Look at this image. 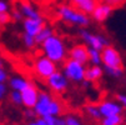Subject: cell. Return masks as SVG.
Here are the masks:
<instances>
[{"instance_id": "6da1fadb", "label": "cell", "mask_w": 126, "mask_h": 125, "mask_svg": "<svg viewBox=\"0 0 126 125\" xmlns=\"http://www.w3.org/2000/svg\"><path fill=\"white\" fill-rule=\"evenodd\" d=\"M41 51L43 55L55 63L56 65L60 63H64L67 58V49L64 43V40L58 36V35H52L46 41L41 44Z\"/></svg>"}, {"instance_id": "7a4b0ae2", "label": "cell", "mask_w": 126, "mask_h": 125, "mask_svg": "<svg viewBox=\"0 0 126 125\" xmlns=\"http://www.w3.org/2000/svg\"><path fill=\"white\" fill-rule=\"evenodd\" d=\"M58 15L63 21L73 24V25L87 26L90 24L89 15L76 10L74 6H70V5H66V4H63L58 8Z\"/></svg>"}, {"instance_id": "3957f363", "label": "cell", "mask_w": 126, "mask_h": 125, "mask_svg": "<svg viewBox=\"0 0 126 125\" xmlns=\"http://www.w3.org/2000/svg\"><path fill=\"white\" fill-rule=\"evenodd\" d=\"M85 69H86L85 65H82L75 60L67 59V60H65L64 66H63V74L70 81L82 83L85 80Z\"/></svg>"}, {"instance_id": "277c9868", "label": "cell", "mask_w": 126, "mask_h": 125, "mask_svg": "<svg viewBox=\"0 0 126 125\" xmlns=\"http://www.w3.org/2000/svg\"><path fill=\"white\" fill-rule=\"evenodd\" d=\"M101 61L106 68H114V69H124V60L120 54V51L109 45L101 51Z\"/></svg>"}, {"instance_id": "5b68a950", "label": "cell", "mask_w": 126, "mask_h": 125, "mask_svg": "<svg viewBox=\"0 0 126 125\" xmlns=\"http://www.w3.org/2000/svg\"><path fill=\"white\" fill-rule=\"evenodd\" d=\"M34 71L40 79L46 80L49 76H51L55 71H58V65L52 63L44 55L38 56L34 61Z\"/></svg>"}, {"instance_id": "8992f818", "label": "cell", "mask_w": 126, "mask_h": 125, "mask_svg": "<svg viewBox=\"0 0 126 125\" xmlns=\"http://www.w3.org/2000/svg\"><path fill=\"white\" fill-rule=\"evenodd\" d=\"M80 36L82 41H85V45L90 49H95L97 51H102L106 46H109V40L105 36L99 34H93L85 29L80 30Z\"/></svg>"}, {"instance_id": "52a82bcc", "label": "cell", "mask_w": 126, "mask_h": 125, "mask_svg": "<svg viewBox=\"0 0 126 125\" xmlns=\"http://www.w3.org/2000/svg\"><path fill=\"white\" fill-rule=\"evenodd\" d=\"M46 85L49 86V89L51 91L58 93V94H63L67 90L69 80L65 78V75L61 71H55L51 76H49L46 79Z\"/></svg>"}, {"instance_id": "ba28073f", "label": "cell", "mask_w": 126, "mask_h": 125, "mask_svg": "<svg viewBox=\"0 0 126 125\" xmlns=\"http://www.w3.org/2000/svg\"><path fill=\"white\" fill-rule=\"evenodd\" d=\"M97 108L101 113V116L102 118H106V116H112V115H121L122 111H124V108L120 105L119 101H115V100H102Z\"/></svg>"}, {"instance_id": "9c48e42d", "label": "cell", "mask_w": 126, "mask_h": 125, "mask_svg": "<svg viewBox=\"0 0 126 125\" xmlns=\"http://www.w3.org/2000/svg\"><path fill=\"white\" fill-rule=\"evenodd\" d=\"M51 100H52V96L49 93L39 91V98H38V101L35 104V108H34L35 114L40 118L49 116V108H50Z\"/></svg>"}, {"instance_id": "30bf717a", "label": "cell", "mask_w": 126, "mask_h": 125, "mask_svg": "<svg viewBox=\"0 0 126 125\" xmlns=\"http://www.w3.org/2000/svg\"><path fill=\"white\" fill-rule=\"evenodd\" d=\"M67 55L69 59L86 65L89 63V48L85 44H76L67 51Z\"/></svg>"}, {"instance_id": "8fae6325", "label": "cell", "mask_w": 126, "mask_h": 125, "mask_svg": "<svg viewBox=\"0 0 126 125\" xmlns=\"http://www.w3.org/2000/svg\"><path fill=\"white\" fill-rule=\"evenodd\" d=\"M20 93H21L23 105L28 109H34L35 104H36V101H38V98H39V90L36 89V86L30 83Z\"/></svg>"}, {"instance_id": "7c38bea8", "label": "cell", "mask_w": 126, "mask_h": 125, "mask_svg": "<svg viewBox=\"0 0 126 125\" xmlns=\"http://www.w3.org/2000/svg\"><path fill=\"white\" fill-rule=\"evenodd\" d=\"M112 13H114V9L111 8V6H109L107 4H105V3H99L96 6H95V9H94V11L90 14L91 15V18H93V20H95L96 23H105L109 18L112 15Z\"/></svg>"}, {"instance_id": "4fadbf2b", "label": "cell", "mask_w": 126, "mask_h": 125, "mask_svg": "<svg viewBox=\"0 0 126 125\" xmlns=\"http://www.w3.org/2000/svg\"><path fill=\"white\" fill-rule=\"evenodd\" d=\"M45 26L44 19H25L23 23V28H24V33L29 34L31 36H36L38 33Z\"/></svg>"}, {"instance_id": "5bb4252c", "label": "cell", "mask_w": 126, "mask_h": 125, "mask_svg": "<svg viewBox=\"0 0 126 125\" xmlns=\"http://www.w3.org/2000/svg\"><path fill=\"white\" fill-rule=\"evenodd\" d=\"M70 3L76 10L90 15L94 11L95 6L99 4V0H70Z\"/></svg>"}, {"instance_id": "9a60e30c", "label": "cell", "mask_w": 126, "mask_h": 125, "mask_svg": "<svg viewBox=\"0 0 126 125\" xmlns=\"http://www.w3.org/2000/svg\"><path fill=\"white\" fill-rule=\"evenodd\" d=\"M104 75V69L100 65H90L85 69V80L89 83H96Z\"/></svg>"}, {"instance_id": "2e32d148", "label": "cell", "mask_w": 126, "mask_h": 125, "mask_svg": "<svg viewBox=\"0 0 126 125\" xmlns=\"http://www.w3.org/2000/svg\"><path fill=\"white\" fill-rule=\"evenodd\" d=\"M19 11L23 14V16L25 18V19H40L41 18L40 13L35 9L31 4H29L26 1H21L20 3Z\"/></svg>"}, {"instance_id": "e0dca14e", "label": "cell", "mask_w": 126, "mask_h": 125, "mask_svg": "<svg viewBox=\"0 0 126 125\" xmlns=\"http://www.w3.org/2000/svg\"><path fill=\"white\" fill-rule=\"evenodd\" d=\"M29 84L30 83L25 78H21V76H15V78L10 79V86L15 91H23Z\"/></svg>"}, {"instance_id": "ac0fdd59", "label": "cell", "mask_w": 126, "mask_h": 125, "mask_svg": "<svg viewBox=\"0 0 126 125\" xmlns=\"http://www.w3.org/2000/svg\"><path fill=\"white\" fill-rule=\"evenodd\" d=\"M52 35H54L52 29L49 28V26H44V28L38 33L36 36H35V43L39 44V45H41V44H43L44 41H46L50 36H52Z\"/></svg>"}, {"instance_id": "d6986e66", "label": "cell", "mask_w": 126, "mask_h": 125, "mask_svg": "<svg viewBox=\"0 0 126 125\" xmlns=\"http://www.w3.org/2000/svg\"><path fill=\"white\" fill-rule=\"evenodd\" d=\"M63 113V105L59 100H56L55 98H52L51 103H50V108H49V115L50 116H60V114Z\"/></svg>"}, {"instance_id": "ffe728a7", "label": "cell", "mask_w": 126, "mask_h": 125, "mask_svg": "<svg viewBox=\"0 0 126 125\" xmlns=\"http://www.w3.org/2000/svg\"><path fill=\"white\" fill-rule=\"evenodd\" d=\"M122 123H124V118L121 115H112V116L102 118L100 125H122Z\"/></svg>"}, {"instance_id": "44dd1931", "label": "cell", "mask_w": 126, "mask_h": 125, "mask_svg": "<svg viewBox=\"0 0 126 125\" xmlns=\"http://www.w3.org/2000/svg\"><path fill=\"white\" fill-rule=\"evenodd\" d=\"M85 111H86V114H87L89 116H91V118L95 119V120H101V119H102L101 113H100V110H99V108H97V105H95V104H89V105H86V106H85Z\"/></svg>"}, {"instance_id": "7402d4cb", "label": "cell", "mask_w": 126, "mask_h": 125, "mask_svg": "<svg viewBox=\"0 0 126 125\" xmlns=\"http://www.w3.org/2000/svg\"><path fill=\"white\" fill-rule=\"evenodd\" d=\"M89 63L91 65H101V51L89 48Z\"/></svg>"}, {"instance_id": "603a6c76", "label": "cell", "mask_w": 126, "mask_h": 125, "mask_svg": "<svg viewBox=\"0 0 126 125\" xmlns=\"http://www.w3.org/2000/svg\"><path fill=\"white\" fill-rule=\"evenodd\" d=\"M104 71L112 78H121L124 74V69H114V68H106V66H104Z\"/></svg>"}, {"instance_id": "cb8c5ba5", "label": "cell", "mask_w": 126, "mask_h": 125, "mask_svg": "<svg viewBox=\"0 0 126 125\" xmlns=\"http://www.w3.org/2000/svg\"><path fill=\"white\" fill-rule=\"evenodd\" d=\"M101 1L107 4L109 6H111L114 10L115 9H121L126 4V0H101Z\"/></svg>"}, {"instance_id": "d4e9b609", "label": "cell", "mask_w": 126, "mask_h": 125, "mask_svg": "<svg viewBox=\"0 0 126 125\" xmlns=\"http://www.w3.org/2000/svg\"><path fill=\"white\" fill-rule=\"evenodd\" d=\"M43 119H45L49 123V125H65V119L60 118V116H50L49 115V116H45Z\"/></svg>"}, {"instance_id": "484cf974", "label": "cell", "mask_w": 126, "mask_h": 125, "mask_svg": "<svg viewBox=\"0 0 126 125\" xmlns=\"http://www.w3.org/2000/svg\"><path fill=\"white\" fill-rule=\"evenodd\" d=\"M23 43H24V45H25L26 48H29V49H31V48H34L35 45H36V43H35V36H31V35L25 34V33H24V35H23Z\"/></svg>"}, {"instance_id": "4316f807", "label": "cell", "mask_w": 126, "mask_h": 125, "mask_svg": "<svg viewBox=\"0 0 126 125\" xmlns=\"http://www.w3.org/2000/svg\"><path fill=\"white\" fill-rule=\"evenodd\" d=\"M10 101L15 105H23V100H21V93L20 91H15L13 90L10 93Z\"/></svg>"}, {"instance_id": "83f0119b", "label": "cell", "mask_w": 126, "mask_h": 125, "mask_svg": "<svg viewBox=\"0 0 126 125\" xmlns=\"http://www.w3.org/2000/svg\"><path fill=\"white\" fill-rule=\"evenodd\" d=\"M64 119H65V125H82L81 120L75 115H69Z\"/></svg>"}, {"instance_id": "f1b7e54d", "label": "cell", "mask_w": 126, "mask_h": 125, "mask_svg": "<svg viewBox=\"0 0 126 125\" xmlns=\"http://www.w3.org/2000/svg\"><path fill=\"white\" fill-rule=\"evenodd\" d=\"M11 20V15L9 13H3L0 14V26H5L6 24H9Z\"/></svg>"}, {"instance_id": "f546056e", "label": "cell", "mask_w": 126, "mask_h": 125, "mask_svg": "<svg viewBox=\"0 0 126 125\" xmlns=\"http://www.w3.org/2000/svg\"><path fill=\"white\" fill-rule=\"evenodd\" d=\"M116 101H119L120 105L126 110V94H117L116 95Z\"/></svg>"}, {"instance_id": "4dcf8cb0", "label": "cell", "mask_w": 126, "mask_h": 125, "mask_svg": "<svg viewBox=\"0 0 126 125\" xmlns=\"http://www.w3.org/2000/svg\"><path fill=\"white\" fill-rule=\"evenodd\" d=\"M8 10H9V5H8V3L5 1V0H0V14L8 13Z\"/></svg>"}, {"instance_id": "1f68e13d", "label": "cell", "mask_w": 126, "mask_h": 125, "mask_svg": "<svg viewBox=\"0 0 126 125\" xmlns=\"http://www.w3.org/2000/svg\"><path fill=\"white\" fill-rule=\"evenodd\" d=\"M8 79V74H6V71L3 69V68H0V83H5Z\"/></svg>"}, {"instance_id": "d6a6232c", "label": "cell", "mask_w": 126, "mask_h": 125, "mask_svg": "<svg viewBox=\"0 0 126 125\" xmlns=\"http://www.w3.org/2000/svg\"><path fill=\"white\" fill-rule=\"evenodd\" d=\"M11 18H14L15 20H23V14L19 11V10H15L14 13H13V15H11Z\"/></svg>"}, {"instance_id": "836d02e7", "label": "cell", "mask_w": 126, "mask_h": 125, "mask_svg": "<svg viewBox=\"0 0 126 125\" xmlns=\"http://www.w3.org/2000/svg\"><path fill=\"white\" fill-rule=\"evenodd\" d=\"M6 94V85L3 84V83H0V99H3Z\"/></svg>"}, {"instance_id": "e575fe53", "label": "cell", "mask_w": 126, "mask_h": 125, "mask_svg": "<svg viewBox=\"0 0 126 125\" xmlns=\"http://www.w3.org/2000/svg\"><path fill=\"white\" fill-rule=\"evenodd\" d=\"M25 115H26V118H29V119H35V116H36L35 111H31V110H28V111H25Z\"/></svg>"}, {"instance_id": "d590c367", "label": "cell", "mask_w": 126, "mask_h": 125, "mask_svg": "<svg viewBox=\"0 0 126 125\" xmlns=\"http://www.w3.org/2000/svg\"><path fill=\"white\" fill-rule=\"evenodd\" d=\"M36 123H38V125H49V123H47L45 119H43V118H39V119L36 120Z\"/></svg>"}, {"instance_id": "8d00e7d4", "label": "cell", "mask_w": 126, "mask_h": 125, "mask_svg": "<svg viewBox=\"0 0 126 125\" xmlns=\"http://www.w3.org/2000/svg\"><path fill=\"white\" fill-rule=\"evenodd\" d=\"M90 84H91V83H89V81H86V80H84V81H82L84 88H89V86H90Z\"/></svg>"}, {"instance_id": "74e56055", "label": "cell", "mask_w": 126, "mask_h": 125, "mask_svg": "<svg viewBox=\"0 0 126 125\" xmlns=\"http://www.w3.org/2000/svg\"><path fill=\"white\" fill-rule=\"evenodd\" d=\"M26 125H38V123H36V120H34V121H30V123H28Z\"/></svg>"}, {"instance_id": "f35d334b", "label": "cell", "mask_w": 126, "mask_h": 125, "mask_svg": "<svg viewBox=\"0 0 126 125\" xmlns=\"http://www.w3.org/2000/svg\"><path fill=\"white\" fill-rule=\"evenodd\" d=\"M0 68H3V61H1V59H0Z\"/></svg>"}, {"instance_id": "ab89813d", "label": "cell", "mask_w": 126, "mask_h": 125, "mask_svg": "<svg viewBox=\"0 0 126 125\" xmlns=\"http://www.w3.org/2000/svg\"><path fill=\"white\" fill-rule=\"evenodd\" d=\"M49 1H58V0H49Z\"/></svg>"}]
</instances>
